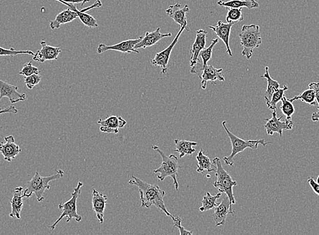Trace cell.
<instances>
[{
	"label": "cell",
	"mask_w": 319,
	"mask_h": 235,
	"mask_svg": "<svg viewBox=\"0 0 319 235\" xmlns=\"http://www.w3.org/2000/svg\"><path fill=\"white\" fill-rule=\"evenodd\" d=\"M40 44L41 49L33 55V60L34 61L45 62L49 60H58V55L61 53L60 48L48 45L45 40L41 41Z\"/></svg>",
	"instance_id": "14"
},
{
	"label": "cell",
	"mask_w": 319,
	"mask_h": 235,
	"mask_svg": "<svg viewBox=\"0 0 319 235\" xmlns=\"http://www.w3.org/2000/svg\"><path fill=\"white\" fill-rule=\"evenodd\" d=\"M4 97H7L12 105L27 99L26 93L18 92L17 86L0 80V101Z\"/></svg>",
	"instance_id": "15"
},
{
	"label": "cell",
	"mask_w": 319,
	"mask_h": 235,
	"mask_svg": "<svg viewBox=\"0 0 319 235\" xmlns=\"http://www.w3.org/2000/svg\"><path fill=\"white\" fill-rule=\"evenodd\" d=\"M222 68H216L212 65H207L203 68L202 62H197L191 67V74H196L201 79L202 88L205 89L208 82L215 83L216 81L224 82L225 78L222 75Z\"/></svg>",
	"instance_id": "8"
},
{
	"label": "cell",
	"mask_w": 319,
	"mask_h": 235,
	"mask_svg": "<svg viewBox=\"0 0 319 235\" xmlns=\"http://www.w3.org/2000/svg\"><path fill=\"white\" fill-rule=\"evenodd\" d=\"M239 37L241 44L243 47L242 55L247 59H251L254 49L259 48L262 43L260 26L254 24L245 25L239 33Z\"/></svg>",
	"instance_id": "3"
},
{
	"label": "cell",
	"mask_w": 319,
	"mask_h": 235,
	"mask_svg": "<svg viewBox=\"0 0 319 235\" xmlns=\"http://www.w3.org/2000/svg\"><path fill=\"white\" fill-rule=\"evenodd\" d=\"M311 119L313 121V122H319V110L317 112H315V113H312Z\"/></svg>",
	"instance_id": "42"
},
{
	"label": "cell",
	"mask_w": 319,
	"mask_h": 235,
	"mask_svg": "<svg viewBox=\"0 0 319 235\" xmlns=\"http://www.w3.org/2000/svg\"><path fill=\"white\" fill-rule=\"evenodd\" d=\"M281 106L280 107L281 111H282L283 115L286 116L287 120H291L292 115L295 113V108L293 105V103L290 100L287 99L285 96L283 97L281 100Z\"/></svg>",
	"instance_id": "32"
},
{
	"label": "cell",
	"mask_w": 319,
	"mask_h": 235,
	"mask_svg": "<svg viewBox=\"0 0 319 235\" xmlns=\"http://www.w3.org/2000/svg\"><path fill=\"white\" fill-rule=\"evenodd\" d=\"M173 221H174L175 227L178 228L180 235L193 234V231H189V230H187L183 226H181V219L179 216L175 217Z\"/></svg>",
	"instance_id": "37"
},
{
	"label": "cell",
	"mask_w": 319,
	"mask_h": 235,
	"mask_svg": "<svg viewBox=\"0 0 319 235\" xmlns=\"http://www.w3.org/2000/svg\"><path fill=\"white\" fill-rule=\"evenodd\" d=\"M13 197L10 203H11L12 210L10 213V217L16 218V219H20V213L24 207V188L18 186L12 191Z\"/></svg>",
	"instance_id": "22"
},
{
	"label": "cell",
	"mask_w": 319,
	"mask_h": 235,
	"mask_svg": "<svg viewBox=\"0 0 319 235\" xmlns=\"http://www.w3.org/2000/svg\"><path fill=\"white\" fill-rule=\"evenodd\" d=\"M107 203V195H104L93 189V197H92L93 209L97 216L98 220L101 224H103L104 222V212H105Z\"/></svg>",
	"instance_id": "19"
},
{
	"label": "cell",
	"mask_w": 319,
	"mask_h": 235,
	"mask_svg": "<svg viewBox=\"0 0 319 235\" xmlns=\"http://www.w3.org/2000/svg\"><path fill=\"white\" fill-rule=\"evenodd\" d=\"M219 39H212L211 41V43L208 48L206 49H204L200 53L199 57H201L202 60V65H203V68L205 67V66H207L208 62L212 58V51H214V48L215 45L218 43Z\"/></svg>",
	"instance_id": "31"
},
{
	"label": "cell",
	"mask_w": 319,
	"mask_h": 235,
	"mask_svg": "<svg viewBox=\"0 0 319 235\" xmlns=\"http://www.w3.org/2000/svg\"><path fill=\"white\" fill-rule=\"evenodd\" d=\"M308 87L309 88L313 89L314 93H315L316 100L318 103L317 107L319 110V83H310L308 85Z\"/></svg>",
	"instance_id": "38"
},
{
	"label": "cell",
	"mask_w": 319,
	"mask_h": 235,
	"mask_svg": "<svg viewBox=\"0 0 319 235\" xmlns=\"http://www.w3.org/2000/svg\"><path fill=\"white\" fill-rule=\"evenodd\" d=\"M143 36L139 37L137 39H129L117 43L115 45H107L101 43L97 48V53L102 54L109 51H118L122 53H135L139 54V52L135 49V45L143 39Z\"/></svg>",
	"instance_id": "11"
},
{
	"label": "cell",
	"mask_w": 319,
	"mask_h": 235,
	"mask_svg": "<svg viewBox=\"0 0 319 235\" xmlns=\"http://www.w3.org/2000/svg\"><path fill=\"white\" fill-rule=\"evenodd\" d=\"M277 111H273L272 117L270 120L266 119V124L264 125V128L266 129L267 134L272 136L274 133H278L281 137L283 136V132L284 130H291L293 128V123L291 120L281 121L283 116L277 118Z\"/></svg>",
	"instance_id": "10"
},
{
	"label": "cell",
	"mask_w": 319,
	"mask_h": 235,
	"mask_svg": "<svg viewBox=\"0 0 319 235\" xmlns=\"http://www.w3.org/2000/svg\"><path fill=\"white\" fill-rule=\"evenodd\" d=\"M289 100H290L292 103L294 101H297V100H300V101L304 102V103H307L308 105L311 106L318 105L317 102H316V100L315 93H314L313 89L311 88L306 89V90L302 92L301 95L296 96V97H294L293 99Z\"/></svg>",
	"instance_id": "28"
},
{
	"label": "cell",
	"mask_w": 319,
	"mask_h": 235,
	"mask_svg": "<svg viewBox=\"0 0 319 235\" xmlns=\"http://www.w3.org/2000/svg\"><path fill=\"white\" fill-rule=\"evenodd\" d=\"M172 35V33H165V34L160 33V28H158L155 31H152V32L146 33L143 39L135 45V49H145L146 48L151 47L152 45H156L158 41L161 40L164 37H171Z\"/></svg>",
	"instance_id": "21"
},
{
	"label": "cell",
	"mask_w": 319,
	"mask_h": 235,
	"mask_svg": "<svg viewBox=\"0 0 319 235\" xmlns=\"http://www.w3.org/2000/svg\"><path fill=\"white\" fill-rule=\"evenodd\" d=\"M207 31L200 30L196 32V39L191 49L190 66H195L199 61L200 53L205 49Z\"/></svg>",
	"instance_id": "18"
},
{
	"label": "cell",
	"mask_w": 319,
	"mask_h": 235,
	"mask_svg": "<svg viewBox=\"0 0 319 235\" xmlns=\"http://www.w3.org/2000/svg\"><path fill=\"white\" fill-rule=\"evenodd\" d=\"M223 127H224V130H226L227 134L228 135L229 138L230 139L231 144H232V153L228 157H224L223 158L225 163L226 165L230 166L233 167V159L237 154L241 153L245 151L247 148H251V149H257L259 145H262V146H266L268 145V142H265L264 139L258 140H245L243 139H241L235 136L232 134L230 130H228L226 126V121H224L222 122Z\"/></svg>",
	"instance_id": "5"
},
{
	"label": "cell",
	"mask_w": 319,
	"mask_h": 235,
	"mask_svg": "<svg viewBox=\"0 0 319 235\" xmlns=\"http://www.w3.org/2000/svg\"><path fill=\"white\" fill-rule=\"evenodd\" d=\"M316 182H317L319 184V176L317 177V179H316Z\"/></svg>",
	"instance_id": "43"
},
{
	"label": "cell",
	"mask_w": 319,
	"mask_h": 235,
	"mask_svg": "<svg viewBox=\"0 0 319 235\" xmlns=\"http://www.w3.org/2000/svg\"><path fill=\"white\" fill-rule=\"evenodd\" d=\"M82 186L83 183L79 182L76 188L74 189V192L72 193V198L68 201H67L66 203H60L58 205V208L62 210V214L55 223L49 226V228H51V230H55L58 222L65 217H67L66 222L68 223L72 221L74 218L78 222H80L82 220V216L79 215L78 212H77V200H78V197L80 196L81 188H82Z\"/></svg>",
	"instance_id": "7"
},
{
	"label": "cell",
	"mask_w": 319,
	"mask_h": 235,
	"mask_svg": "<svg viewBox=\"0 0 319 235\" xmlns=\"http://www.w3.org/2000/svg\"><path fill=\"white\" fill-rule=\"evenodd\" d=\"M41 76L39 74H33L30 76L26 77L24 82L29 89H33L41 82Z\"/></svg>",
	"instance_id": "35"
},
{
	"label": "cell",
	"mask_w": 319,
	"mask_h": 235,
	"mask_svg": "<svg viewBox=\"0 0 319 235\" xmlns=\"http://www.w3.org/2000/svg\"><path fill=\"white\" fill-rule=\"evenodd\" d=\"M265 69H266V73L261 77L263 78L266 79L267 82H268L266 91H265L264 93L265 99H266V103H268V102L270 101L271 99H272L273 93L280 88L281 85L279 84V83L277 82V81L274 80L271 78L270 74H269L268 66H266Z\"/></svg>",
	"instance_id": "27"
},
{
	"label": "cell",
	"mask_w": 319,
	"mask_h": 235,
	"mask_svg": "<svg viewBox=\"0 0 319 235\" xmlns=\"http://www.w3.org/2000/svg\"><path fill=\"white\" fill-rule=\"evenodd\" d=\"M174 142L176 149L173 150V151L179 153L180 158L184 157L185 155H193L196 152V149H193V147L198 145V143L179 140L178 138L175 139Z\"/></svg>",
	"instance_id": "25"
},
{
	"label": "cell",
	"mask_w": 319,
	"mask_h": 235,
	"mask_svg": "<svg viewBox=\"0 0 319 235\" xmlns=\"http://www.w3.org/2000/svg\"><path fill=\"white\" fill-rule=\"evenodd\" d=\"M55 1L60 2V3H62V2H67V3L74 4H82V6H83L84 4H86L87 2L91 1V0H55Z\"/></svg>",
	"instance_id": "41"
},
{
	"label": "cell",
	"mask_w": 319,
	"mask_h": 235,
	"mask_svg": "<svg viewBox=\"0 0 319 235\" xmlns=\"http://www.w3.org/2000/svg\"><path fill=\"white\" fill-rule=\"evenodd\" d=\"M39 70L35 66H33L32 62H29L28 63L25 64L22 70L18 73L22 76L28 77L33 74H39Z\"/></svg>",
	"instance_id": "36"
},
{
	"label": "cell",
	"mask_w": 319,
	"mask_h": 235,
	"mask_svg": "<svg viewBox=\"0 0 319 235\" xmlns=\"http://www.w3.org/2000/svg\"><path fill=\"white\" fill-rule=\"evenodd\" d=\"M235 24V22H230V24L227 22V24H225L222 20H219L216 26H209L210 30H212L216 33L217 36L218 37V38H220L224 43L226 47L227 53L230 57H232L233 54L232 51H231L229 41H230L231 30H232V26Z\"/></svg>",
	"instance_id": "16"
},
{
	"label": "cell",
	"mask_w": 319,
	"mask_h": 235,
	"mask_svg": "<svg viewBox=\"0 0 319 235\" xmlns=\"http://www.w3.org/2000/svg\"><path fill=\"white\" fill-rule=\"evenodd\" d=\"M212 162L216 167L217 180L214 182V187L218 189L219 192L226 193L231 203L236 204L237 201L233 196V187L237 186V182L232 180L230 174L223 168L220 158H215Z\"/></svg>",
	"instance_id": "6"
},
{
	"label": "cell",
	"mask_w": 319,
	"mask_h": 235,
	"mask_svg": "<svg viewBox=\"0 0 319 235\" xmlns=\"http://www.w3.org/2000/svg\"><path fill=\"white\" fill-rule=\"evenodd\" d=\"M288 89V87L284 85L283 87H280L274 93H273L272 99L270 101L266 103L268 109L272 111H277V105L281 101L283 97L285 96V91Z\"/></svg>",
	"instance_id": "30"
},
{
	"label": "cell",
	"mask_w": 319,
	"mask_h": 235,
	"mask_svg": "<svg viewBox=\"0 0 319 235\" xmlns=\"http://www.w3.org/2000/svg\"><path fill=\"white\" fill-rule=\"evenodd\" d=\"M218 5L226 7V8H242L245 7L251 10L260 7V4L256 0H230L224 2L220 0L218 2Z\"/></svg>",
	"instance_id": "24"
},
{
	"label": "cell",
	"mask_w": 319,
	"mask_h": 235,
	"mask_svg": "<svg viewBox=\"0 0 319 235\" xmlns=\"http://www.w3.org/2000/svg\"><path fill=\"white\" fill-rule=\"evenodd\" d=\"M18 109L13 105H10L9 107L4 108V109H0V115L4 113L16 114L18 113Z\"/></svg>",
	"instance_id": "40"
},
{
	"label": "cell",
	"mask_w": 319,
	"mask_h": 235,
	"mask_svg": "<svg viewBox=\"0 0 319 235\" xmlns=\"http://www.w3.org/2000/svg\"><path fill=\"white\" fill-rule=\"evenodd\" d=\"M152 149L157 151L162 157V163L159 168L154 170V172L159 174L158 176V180L163 181L166 177H172L174 180V184L176 191L179 190V183L177 182V177L178 176L179 169L181 167L178 163V158L175 155L167 156L157 146H152Z\"/></svg>",
	"instance_id": "4"
},
{
	"label": "cell",
	"mask_w": 319,
	"mask_h": 235,
	"mask_svg": "<svg viewBox=\"0 0 319 235\" xmlns=\"http://www.w3.org/2000/svg\"><path fill=\"white\" fill-rule=\"evenodd\" d=\"M5 142L0 143V152L6 161L11 162L22 152L19 146L15 143L13 136L4 138Z\"/></svg>",
	"instance_id": "17"
},
{
	"label": "cell",
	"mask_w": 319,
	"mask_h": 235,
	"mask_svg": "<svg viewBox=\"0 0 319 235\" xmlns=\"http://www.w3.org/2000/svg\"><path fill=\"white\" fill-rule=\"evenodd\" d=\"M18 55H29L33 56L35 55V53L31 51H16L13 48H11V49H4V48L0 47V56H4V57H14V56Z\"/></svg>",
	"instance_id": "34"
},
{
	"label": "cell",
	"mask_w": 319,
	"mask_h": 235,
	"mask_svg": "<svg viewBox=\"0 0 319 235\" xmlns=\"http://www.w3.org/2000/svg\"><path fill=\"white\" fill-rule=\"evenodd\" d=\"M197 160L198 161L197 171L199 173H203L205 171L208 172L216 171V167L214 162L210 161L209 157L204 155L203 150L199 151L197 156Z\"/></svg>",
	"instance_id": "26"
},
{
	"label": "cell",
	"mask_w": 319,
	"mask_h": 235,
	"mask_svg": "<svg viewBox=\"0 0 319 235\" xmlns=\"http://www.w3.org/2000/svg\"><path fill=\"white\" fill-rule=\"evenodd\" d=\"M228 10L226 16V21L230 22H239L243 21L244 16L242 12V8H227Z\"/></svg>",
	"instance_id": "33"
},
{
	"label": "cell",
	"mask_w": 319,
	"mask_h": 235,
	"mask_svg": "<svg viewBox=\"0 0 319 235\" xmlns=\"http://www.w3.org/2000/svg\"><path fill=\"white\" fill-rule=\"evenodd\" d=\"M221 195H222V193L220 192L215 195V196L210 195V193H206L205 196L203 197V201H202L203 206L200 207V211L204 212L208 211V210L214 209L218 205L217 199L220 198Z\"/></svg>",
	"instance_id": "29"
},
{
	"label": "cell",
	"mask_w": 319,
	"mask_h": 235,
	"mask_svg": "<svg viewBox=\"0 0 319 235\" xmlns=\"http://www.w3.org/2000/svg\"><path fill=\"white\" fill-rule=\"evenodd\" d=\"M190 11L189 6L185 5L182 7L181 4L177 3L174 6H170L166 10V14L174 20L176 24L181 27L187 26L186 13Z\"/></svg>",
	"instance_id": "20"
},
{
	"label": "cell",
	"mask_w": 319,
	"mask_h": 235,
	"mask_svg": "<svg viewBox=\"0 0 319 235\" xmlns=\"http://www.w3.org/2000/svg\"><path fill=\"white\" fill-rule=\"evenodd\" d=\"M63 176L64 172L62 170H57V174L55 175L47 177L41 176L38 171L35 172V175L33 176L32 179L27 183L26 189L24 192V197L30 198L33 193H34L37 201L41 202L45 199L43 195L46 190H49L51 189L49 182L58 180Z\"/></svg>",
	"instance_id": "2"
},
{
	"label": "cell",
	"mask_w": 319,
	"mask_h": 235,
	"mask_svg": "<svg viewBox=\"0 0 319 235\" xmlns=\"http://www.w3.org/2000/svg\"><path fill=\"white\" fill-rule=\"evenodd\" d=\"M232 205L230 199L226 195L223 198L222 202L214 208V219L216 226L224 225L226 222L227 216L235 213L232 210Z\"/></svg>",
	"instance_id": "13"
},
{
	"label": "cell",
	"mask_w": 319,
	"mask_h": 235,
	"mask_svg": "<svg viewBox=\"0 0 319 235\" xmlns=\"http://www.w3.org/2000/svg\"><path fill=\"white\" fill-rule=\"evenodd\" d=\"M77 18H78V14L74 10H71L70 8H68V9L64 10L57 14L55 20L50 21V28L51 30H57L62 25L72 22Z\"/></svg>",
	"instance_id": "23"
},
{
	"label": "cell",
	"mask_w": 319,
	"mask_h": 235,
	"mask_svg": "<svg viewBox=\"0 0 319 235\" xmlns=\"http://www.w3.org/2000/svg\"><path fill=\"white\" fill-rule=\"evenodd\" d=\"M308 183H309L310 187H311L312 191L315 194L319 196V184L315 180L312 178H309L308 180Z\"/></svg>",
	"instance_id": "39"
},
{
	"label": "cell",
	"mask_w": 319,
	"mask_h": 235,
	"mask_svg": "<svg viewBox=\"0 0 319 235\" xmlns=\"http://www.w3.org/2000/svg\"><path fill=\"white\" fill-rule=\"evenodd\" d=\"M187 30V26L181 27L179 33H177L176 37H175L174 41L165 50L163 51L160 52L156 54L155 57L154 59H152L151 63L152 65L156 66H159L162 68V74H166L168 70V64L169 62V59L173 51V49L176 45L177 41L179 40V37L181 35V33L183 32V31Z\"/></svg>",
	"instance_id": "9"
},
{
	"label": "cell",
	"mask_w": 319,
	"mask_h": 235,
	"mask_svg": "<svg viewBox=\"0 0 319 235\" xmlns=\"http://www.w3.org/2000/svg\"><path fill=\"white\" fill-rule=\"evenodd\" d=\"M97 124L101 126L100 131L102 132L118 134L119 130L126 126L127 122L120 116L109 115L105 120L100 119Z\"/></svg>",
	"instance_id": "12"
},
{
	"label": "cell",
	"mask_w": 319,
	"mask_h": 235,
	"mask_svg": "<svg viewBox=\"0 0 319 235\" xmlns=\"http://www.w3.org/2000/svg\"><path fill=\"white\" fill-rule=\"evenodd\" d=\"M131 179L129 181V184L134 185L138 188L141 207L150 208L152 205L155 206L158 209L163 212L166 216L174 220L175 216L172 215L166 209L165 203L164 202V197L165 192L160 189L156 184H151L145 182L141 179L134 176H131Z\"/></svg>",
	"instance_id": "1"
}]
</instances>
